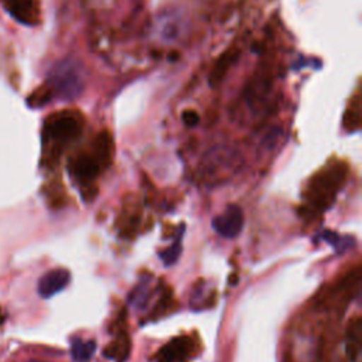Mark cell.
I'll list each match as a JSON object with an SVG mask.
<instances>
[{
	"label": "cell",
	"instance_id": "5b68a950",
	"mask_svg": "<svg viewBox=\"0 0 362 362\" xmlns=\"http://www.w3.org/2000/svg\"><path fill=\"white\" fill-rule=\"evenodd\" d=\"M185 20L177 11H167L157 17L153 33L161 42H174L185 33Z\"/></svg>",
	"mask_w": 362,
	"mask_h": 362
},
{
	"label": "cell",
	"instance_id": "9c48e42d",
	"mask_svg": "<svg viewBox=\"0 0 362 362\" xmlns=\"http://www.w3.org/2000/svg\"><path fill=\"white\" fill-rule=\"evenodd\" d=\"M361 334H362L361 318L355 317L348 324L346 338H345V352L351 362H355L361 354Z\"/></svg>",
	"mask_w": 362,
	"mask_h": 362
},
{
	"label": "cell",
	"instance_id": "30bf717a",
	"mask_svg": "<svg viewBox=\"0 0 362 362\" xmlns=\"http://www.w3.org/2000/svg\"><path fill=\"white\" fill-rule=\"evenodd\" d=\"M239 54H240V49L238 47H232L216 61V64L214 65V69H212V72L209 75V82L212 85H218L225 78V75L228 74L229 68L239 58Z\"/></svg>",
	"mask_w": 362,
	"mask_h": 362
},
{
	"label": "cell",
	"instance_id": "9a60e30c",
	"mask_svg": "<svg viewBox=\"0 0 362 362\" xmlns=\"http://www.w3.org/2000/svg\"><path fill=\"white\" fill-rule=\"evenodd\" d=\"M181 239H182V230L178 232L177 239L174 240V243H173L168 249H165V250H163V252L160 253V257L163 259V262H164L167 266H170V264H173L174 262H177L178 256L181 255Z\"/></svg>",
	"mask_w": 362,
	"mask_h": 362
},
{
	"label": "cell",
	"instance_id": "e0dca14e",
	"mask_svg": "<svg viewBox=\"0 0 362 362\" xmlns=\"http://www.w3.org/2000/svg\"><path fill=\"white\" fill-rule=\"evenodd\" d=\"M322 236H324V239H325L328 243H331L338 252H344L345 249H348L349 246H352L351 242H354L352 238L339 236V235H337V233H334V232H331V230H325Z\"/></svg>",
	"mask_w": 362,
	"mask_h": 362
},
{
	"label": "cell",
	"instance_id": "6da1fadb",
	"mask_svg": "<svg viewBox=\"0 0 362 362\" xmlns=\"http://www.w3.org/2000/svg\"><path fill=\"white\" fill-rule=\"evenodd\" d=\"M113 139L107 130L95 136L88 150L69 160V173L81 187H89L93 180L112 163Z\"/></svg>",
	"mask_w": 362,
	"mask_h": 362
},
{
	"label": "cell",
	"instance_id": "ba28073f",
	"mask_svg": "<svg viewBox=\"0 0 362 362\" xmlns=\"http://www.w3.org/2000/svg\"><path fill=\"white\" fill-rule=\"evenodd\" d=\"M69 280H71V274L64 267L52 269L45 274H42V277L40 279L38 293L41 294V297L49 298L54 294L64 290V287L69 283Z\"/></svg>",
	"mask_w": 362,
	"mask_h": 362
},
{
	"label": "cell",
	"instance_id": "52a82bcc",
	"mask_svg": "<svg viewBox=\"0 0 362 362\" xmlns=\"http://www.w3.org/2000/svg\"><path fill=\"white\" fill-rule=\"evenodd\" d=\"M194 349L192 338L180 335L167 342L156 355L157 362H184Z\"/></svg>",
	"mask_w": 362,
	"mask_h": 362
},
{
	"label": "cell",
	"instance_id": "277c9868",
	"mask_svg": "<svg viewBox=\"0 0 362 362\" xmlns=\"http://www.w3.org/2000/svg\"><path fill=\"white\" fill-rule=\"evenodd\" d=\"M51 90L57 89L59 95L66 98L76 96L83 86V76L81 74V68L72 61L62 62L55 68L51 76Z\"/></svg>",
	"mask_w": 362,
	"mask_h": 362
},
{
	"label": "cell",
	"instance_id": "4fadbf2b",
	"mask_svg": "<svg viewBox=\"0 0 362 362\" xmlns=\"http://www.w3.org/2000/svg\"><path fill=\"white\" fill-rule=\"evenodd\" d=\"M95 351H96V342L93 339H88V341L75 339L72 342V346H71L72 358L76 362H86V361H89L93 356Z\"/></svg>",
	"mask_w": 362,
	"mask_h": 362
},
{
	"label": "cell",
	"instance_id": "7a4b0ae2",
	"mask_svg": "<svg viewBox=\"0 0 362 362\" xmlns=\"http://www.w3.org/2000/svg\"><path fill=\"white\" fill-rule=\"evenodd\" d=\"M82 132V117L75 112H58L44 124V164L52 167L64 148L76 140Z\"/></svg>",
	"mask_w": 362,
	"mask_h": 362
},
{
	"label": "cell",
	"instance_id": "3957f363",
	"mask_svg": "<svg viewBox=\"0 0 362 362\" xmlns=\"http://www.w3.org/2000/svg\"><path fill=\"white\" fill-rule=\"evenodd\" d=\"M346 165L337 163L315 174L307 187V208L314 214L329 208L346 178Z\"/></svg>",
	"mask_w": 362,
	"mask_h": 362
},
{
	"label": "cell",
	"instance_id": "5bb4252c",
	"mask_svg": "<svg viewBox=\"0 0 362 362\" xmlns=\"http://www.w3.org/2000/svg\"><path fill=\"white\" fill-rule=\"evenodd\" d=\"M351 105L354 106L352 109H348L344 117V124L348 130L354 132L356 129H359L361 124V102H359V92L355 93V100L351 102Z\"/></svg>",
	"mask_w": 362,
	"mask_h": 362
},
{
	"label": "cell",
	"instance_id": "ffe728a7",
	"mask_svg": "<svg viewBox=\"0 0 362 362\" xmlns=\"http://www.w3.org/2000/svg\"><path fill=\"white\" fill-rule=\"evenodd\" d=\"M33 362H38V361H33Z\"/></svg>",
	"mask_w": 362,
	"mask_h": 362
},
{
	"label": "cell",
	"instance_id": "7c38bea8",
	"mask_svg": "<svg viewBox=\"0 0 362 362\" xmlns=\"http://www.w3.org/2000/svg\"><path fill=\"white\" fill-rule=\"evenodd\" d=\"M130 352V341L126 332H122L106 349H105V355L107 358L116 359L117 362H123L126 361L127 355Z\"/></svg>",
	"mask_w": 362,
	"mask_h": 362
},
{
	"label": "cell",
	"instance_id": "ac0fdd59",
	"mask_svg": "<svg viewBox=\"0 0 362 362\" xmlns=\"http://www.w3.org/2000/svg\"><path fill=\"white\" fill-rule=\"evenodd\" d=\"M51 95H52V90L49 86H41L28 98V103L31 106H42L49 100Z\"/></svg>",
	"mask_w": 362,
	"mask_h": 362
},
{
	"label": "cell",
	"instance_id": "d6986e66",
	"mask_svg": "<svg viewBox=\"0 0 362 362\" xmlns=\"http://www.w3.org/2000/svg\"><path fill=\"white\" fill-rule=\"evenodd\" d=\"M181 119H182L184 124L188 126V127H194V126H197L199 123V115L195 110H192V109L184 110L182 115H181Z\"/></svg>",
	"mask_w": 362,
	"mask_h": 362
},
{
	"label": "cell",
	"instance_id": "8fae6325",
	"mask_svg": "<svg viewBox=\"0 0 362 362\" xmlns=\"http://www.w3.org/2000/svg\"><path fill=\"white\" fill-rule=\"evenodd\" d=\"M10 13L23 23H31L35 20V7L33 0H7Z\"/></svg>",
	"mask_w": 362,
	"mask_h": 362
},
{
	"label": "cell",
	"instance_id": "8992f818",
	"mask_svg": "<svg viewBox=\"0 0 362 362\" xmlns=\"http://www.w3.org/2000/svg\"><path fill=\"white\" fill-rule=\"evenodd\" d=\"M243 211L238 205H228L222 214L214 218L212 226L214 229L223 238L232 239L238 236L243 228Z\"/></svg>",
	"mask_w": 362,
	"mask_h": 362
},
{
	"label": "cell",
	"instance_id": "2e32d148",
	"mask_svg": "<svg viewBox=\"0 0 362 362\" xmlns=\"http://www.w3.org/2000/svg\"><path fill=\"white\" fill-rule=\"evenodd\" d=\"M44 192H45V197L49 201V204L52 206H59L64 204L65 201V197H64V189H62V185L61 184H57V182H51L48 185L44 187Z\"/></svg>",
	"mask_w": 362,
	"mask_h": 362
}]
</instances>
